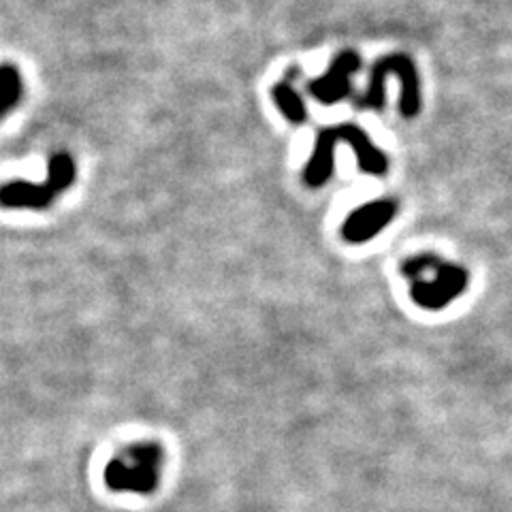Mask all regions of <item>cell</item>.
<instances>
[{
    "instance_id": "obj_8",
    "label": "cell",
    "mask_w": 512,
    "mask_h": 512,
    "mask_svg": "<svg viewBox=\"0 0 512 512\" xmlns=\"http://www.w3.org/2000/svg\"><path fill=\"white\" fill-rule=\"evenodd\" d=\"M22 75L11 62L0 64V120L20 105L22 101Z\"/></svg>"
},
{
    "instance_id": "obj_2",
    "label": "cell",
    "mask_w": 512,
    "mask_h": 512,
    "mask_svg": "<svg viewBox=\"0 0 512 512\" xmlns=\"http://www.w3.org/2000/svg\"><path fill=\"white\" fill-rule=\"evenodd\" d=\"M340 141L348 143L355 150L361 171L370 175H384L389 169V160L374 143L367 137L363 128L357 124H340L323 128L316 137V148L310 158V163L303 169V182L310 188H318L329 182L333 175V152Z\"/></svg>"
},
{
    "instance_id": "obj_1",
    "label": "cell",
    "mask_w": 512,
    "mask_h": 512,
    "mask_svg": "<svg viewBox=\"0 0 512 512\" xmlns=\"http://www.w3.org/2000/svg\"><path fill=\"white\" fill-rule=\"evenodd\" d=\"M410 297L427 312H440L459 299L470 284L466 267L442 261L438 254H416L402 265Z\"/></svg>"
},
{
    "instance_id": "obj_4",
    "label": "cell",
    "mask_w": 512,
    "mask_h": 512,
    "mask_svg": "<svg viewBox=\"0 0 512 512\" xmlns=\"http://www.w3.org/2000/svg\"><path fill=\"white\" fill-rule=\"evenodd\" d=\"M75 160L67 152H56L47 163V178L41 184L9 182L0 186V205L9 210H45L75 182Z\"/></svg>"
},
{
    "instance_id": "obj_6",
    "label": "cell",
    "mask_w": 512,
    "mask_h": 512,
    "mask_svg": "<svg viewBox=\"0 0 512 512\" xmlns=\"http://www.w3.org/2000/svg\"><path fill=\"white\" fill-rule=\"evenodd\" d=\"M395 216H397L395 201H389V199L370 201L357 207V210L346 218L342 235L348 244H365L387 229L389 222Z\"/></svg>"
},
{
    "instance_id": "obj_9",
    "label": "cell",
    "mask_w": 512,
    "mask_h": 512,
    "mask_svg": "<svg viewBox=\"0 0 512 512\" xmlns=\"http://www.w3.org/2000/svg\"><path fill=\"white\" fill-rule=\"evenodd\" d=\"M271 96H274V101L278 105V109L284 114V118L293 124H301L306 122L308 118V109L303 105L301 96L297 94V90L293 86H288L286 82L276 84L274 90H271Z\"/></svg>"
},
{
    "instance_id": "obj_3",
    "label": "cell",
    "mask_w": 512,
    "mask_h": 512,
    "mask_svg": "<svg viewBox=\"0 0 512 512\" xmlns=\"http://www.w3.org/2000/svg\"><path fill=\"white\" fill-rule=\"evenodd\" d=\"M165 461V448L158 442H135L111 457L105 468V485L116 493L150 495L160 487Z\"/></svg>"
},
{
    "instance_id": "obj_5",
    "label": "cell",
    "mask_w": 512,
    "mask_h": 512,
    "mask_svg": "<svg viewBox=\"0 0 512 512\" xmlns=\"http://www.w3.org/2000/svg\"><path fill=\"white\" fill-rule=\"evenodd\" d=\"M395 75L402 84V101H399V111L404 118H414L421 111V88L419 75H416L414 62L406 54H391L380 58L370 77L365 96L357 99L359 109H382L384 107V79Z\"/></svg>"
},
{
    "instance_id": "obj_7",
    "label": "cell",
    "mask_w": 512,
    "mask_h": 512,
    "mask_svg": "<svg viewBox=\"0 0 512 512\" xmlns=\"http://www.w3.org/2000/svg\"><path fill=\"white\" fill-rule=\"evenodd\" d=\"M361 69V58L357 52L346 50L335 56L329 71L310 82L308 90L316 101L323 105H335L350 94V77Z\"/></svg>"
}]
</instances>
